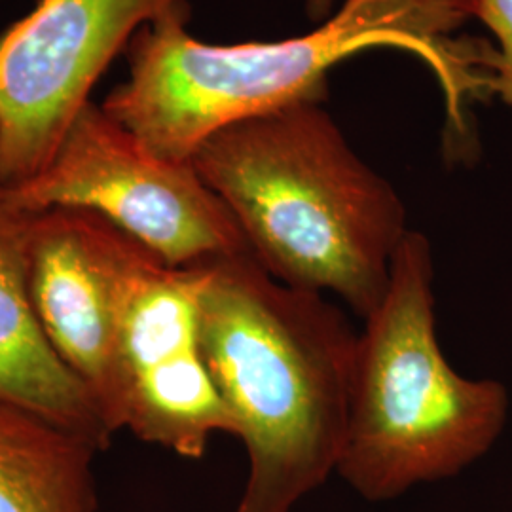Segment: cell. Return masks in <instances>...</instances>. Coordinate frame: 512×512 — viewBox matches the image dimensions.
<instances>
[{
	"mask_svg": "<svg viewBox=\"0 0 512 512\" xmlns=\"http://www.w3.org/2000/svg\"><path fill=\"white\" fill-rule=\"evenodd\" d=\"M190 6L131 38L129 76L103 109L156 156L190 162L226 126L300 99H325L329 71L372 48L414 54L437 76L450 122L465 133V105L486 99L490 42L456 38L469 18L458 0H344L317 29L275 42L209 44L188 33Z\"/></svg>",
	"mask_w": 512,
	"mask_h": 512,
	"instance_id": "1",
	"label": "cell"
},
{
	"mask_svg": "<svg viewBox=\"0 0 512 512\" xmlns=\"http://www.w3.org/2000/svg\"><path fill=\"white\" fill-rule=\"evenodd\" d=\"M200 272L203 357L249 459L236 512H291L336 473L359 332L327 294L277 281L251 253Z\"/></svg>",
	"mask_w": 512,
	"mask_h": 512,
	"instance_id": "2",
	"label": "cell"
},
{
	"mask_svg": "<svg viewBox=\"0 0 512 512\" xmlns=\"http://www.w3.org/2000/svg\"><path fill=\"white\" fill-rule=\"evenodd\" d=\"M325 99H300L220 129L190 160L277 281L380 304L406 232L397 190L349 147Z\"/></svg>",
	"mask_w": 512,
	"mask_h": 512,
	"instance_id": "3",
	"label": "cell"
},
{
	"mask_svg": "<svg viewBox=\"0 0 512 512\" xmlns=\"http://www.w3.org/2000/svg\"><path fill=\"white\" fill-rule=\"evenodd\" d=\"M433 275L429 239L408 230L359 332L336 475L372 503L459 475L509 418L507 387L459 374L440 349Z\"/></svg>",
	"mask_w": 512,
	"mask_h": 512,
	"instance_id": "4",
	"label": "cell"
},
{
	"mask_svg": "<svg viewBox=\"0 0 512 512\" xmlns=\"http://www.w3.org/2000/svg\"><path fill=\"white\" fill-rule=\"evenodd\" d=\"M12 188L31 213H95L173 268L249 253L238 222L194 165L156 156L93 101L46 169Z\"/></svg>",
	"mask_w": 512,
	"mask_h": 512,
	"instance_id": "5",
	"label": "cell"
},
{
	"mask_svg": "<svg viewBox=\"0 0 512 512\" xmlns=\"http://www.w3.org/2000/svg\"><path fill=\"white\" fill-rule=\"evenodd\" d=\"M190 0H38L0 35V183L52 162L78 112L141 27Z\"/></svg>",
	"mask_w": 512,
	"mask_h": 512,
	"instance_id": "6",
	"label": "cell"
},
{
	"mask_svg": "<svg viewBox=\"0 0 512 512\" xmlns=\"http://www.w3.org/2000/svg\"><path fill=\"white\" fill-rule=\"evenodd\" d=\"M200 283V266L173 268L145 249L129 272L116 344L114 431L184 459L234 435L203 357Z\"/></svg>",
	"mask_w": 512,
	"mask_h": 512,
	"instance_id": "7",
	"label": "cell"
},
{
	"mask_svg": "<svg viewBox=\"0 0 512 512\" xmlns=\"http://www.w3.org/2000/svg\"><path fill=\"white\" fill-rule=\"evenodd\" d=\"M143 251L109 220L80 209L37 213L27 249V285L38 325L112 435L122 300Z\"/></svg>",
	"mask_w": 512,
	"mask_h": 512,
	"instance_id": "8",
	"label": "cell"
},
{
	"mask_svg": "<svg viewBox=\"0 0 512 512\" xmlns=\"http://www.w3.org/2000/svg\"><path fill=\"white\" fill-rule=\"evenodd\" d=\"M35 217L12 186L0 183V397L37 410L105 452L114 435L50 348L31 304L27 249Z\"/></svg>",
	"mask_w": 512,
	"mask_h": 512,
	"instance_id": "9",
	"label": "cell"
},
{
	"mask_svg": "<svg viewBox=\"0 0 512 512\" xmlns=\"http://www.w3.org/2000/svg\"><path fill=\"white\" fill-rule=\"evenodd\" d=\"M93 440L0 397V512H97Z\"/></svg>",
	"mask_w": 512,
	"mask_h": 512,
	"instance_id": "10",
	"label": "cell"
},
{
	"mask_svg": "<svg viewBox=\"0 0 512 512\" xmlns=\"http://www.w3.org/2000/svg\"><path fill=\"white\" fill-rule=\"evenodd\" d=\"M467 18H475L490 29L497 46H490L486 67L490 71V93L512 107V0H458Z\"/></svg>",
	"mask_w": 512,
	"mask_h": 512,
	"instance_id": "11",
	"label": "cell"
},
{
	"mask_svg": "<svg viewBox=\"0 0 512 512\" xmlns=\"http://www.w3.org/2000/svg\"><path fill=\"white\" fill-rule=\"evenodd\" d=\"M344 0H306V12L311 21H325L329 19Z\"/></svg>",
	"mask_w": 512,
	"mask_h": 512,
	"instance_id": "12",
	"label": "cell"
}]
</instances>
